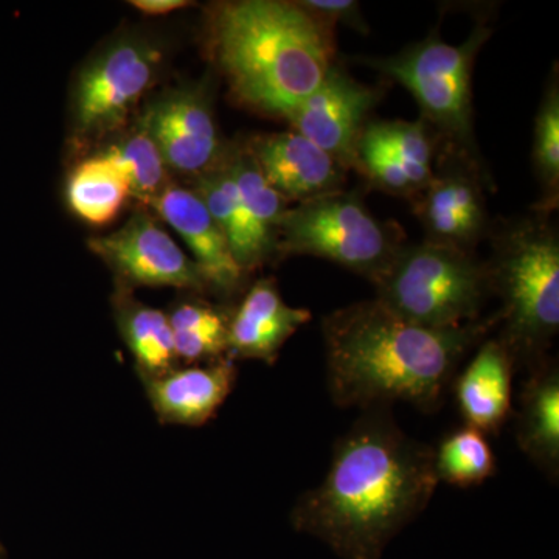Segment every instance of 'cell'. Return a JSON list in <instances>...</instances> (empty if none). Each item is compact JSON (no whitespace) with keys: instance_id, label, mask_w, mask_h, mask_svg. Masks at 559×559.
Here are the masks:
<instances>
[{"instance_id":"1","label":"cell","mask_w":559,"mask_h":559,"mask_svg":"<svg viewBox=\"0 0 559 559\" xmlns=\"http://www.w3.org/2000/svg\"><path fill=\"white\" fill-rule=\"evenodd\" d=\"M439 484L433 448L406 436L389 407H373L337 441L325 479L300 496L290 522L341 558L381 559Z\"/></svg>"},{"instance_id":"2","label":"cell","mask_w":559,"mask_h":559,"mask_svg":"<svg viewBox=\"0 0 559 559\" xmlns=\"http://www.w3.org/2000/svg\"><path fill=\"white\" fill-rule=\"evenodd\" d=\"M498 322L496 314L455 329H428L378 299L331 312L322 325L331 400L344 409L395 401L439 409L462 359Z\"/></svg>"},{"instance_id":"3","label":"cell","mask_w":559,"mask_h":559,"mask_svg":"<svg viewBox=\"0 0 559 559\" xmlns=\"http://www.w3.org/2000/svg\"><path fill=\"white\" fill-rule=\"evenodd\" d=\"M213 32L221 68L234 90L270 112L308 97L333 66L329 28L296 2L224 3Z\"/></svg>"},{"instance_id":"4","label":"cell","mask_w":559,"mask_h":559,"mask_svg":"<svg viewBox=\"0 0 559 559\" xmlns=\"http://www.w3.org/2000/svg\"><path fill=\"white\" fill-rule=\"evenodd\" d=\"M503 322L499 341L514 364L535 369L559 330V240L554 227L528 221L503 235L488 266Z\"/></svg>"},{"instance_id":"5","label":"cell","mask_w":559,"mask_h":559,"mask_svg":"<svg viewBox=\"0 0 559 559\" xmlns=\"http://www.w3.org/2000/svg\"><path fill=\"white\" fill-rule=\"evenodd\" d=\"M377 289V299L401 318L455 329L479 320L491 278L488 264L468 250L425 241L401 249Z\"/></svg>"},{"instance_id":"6","label":"cell","mask_w":559,"mask_h":559,"mask_svg":"<svg viewBox=\"0 0 559 559\" xmlns=\"http://www.w3.org/2000/svg\"><path fill=\"white\" fill-rule=\"evenodd\" d=\"M401 249L399 231L374 218L355 194L342 191L286 210L275 231L280 255L333 261L374 285Z\"/></svg>"},{"instance_id":"7","label":"cell","mask_w":559,"mask_h":559,"mask_svg":"<svg viewBox=\"0 0 559 559\" xmlns=\"http://www.w3.org/2000/svg\"><path fill=\"white\" fill-rule=\"evenodd\" d=\"M487 39L476 31L462 46L428 38L396 57L371 62L414 95L419 108L450 138L468 143L471 135V73L474 57Z\"/></svg>"},{"instance_id":"8","label":"cell","mask_w":559,"mask_h":559,"mask_svg":"<svg viewBox=\"0 0 559 559\" xmlns=\"http://www.w3.org/2000/svg\"><path fill=\"white\" fill-rule=\"evenodd\" d=\"M90 249L116 274L119 288L207 290L194 261L146 213H135L114 234L92 238Z\"/></svg>"},{"instance_id":"9","label":"cell","mask_w":559,"mask_h":559,"mask_svg":"<svg viewBox=\"0 0 559 559\" xmlns=\"http://www.w3.org/2000/svg\"><path fill=\"white\" fill-rule=\"evenodd\" d=\"M159 61V51L143 40H123L91 62L76 87L79 131L103 134L123 123L153 84Z\"/></svg>"},{"instance_id":"10","label":"cell","mask_w":559,"mask_h":559,"mask_svg":"<svg viewBox=\"0 0 559 559\" xmlns=\"http://www.w3.org/2000/svg\"><path fill=\"white\" fill-rule=\"evenodd\" d=\"M377 102L378 91L331 66L318 90L275 114L342 167H348L355 165L356 146Z\"/></svg>"},{"instance_id":"11","label":"cell","mask_w":559,"mask_h":559,"mask_svg":"<svg viewBox=\"0 0 559 559\" xmlns=\"http://www.w3.org/2000/svg\"><path fill=\"white\" fill-rule=\"evenodd\" d=\"M142 123L173 170L200 176L221 164L223 143L204 91L173 92L151 106Z\"/></svg>"},{"instance_id":"12","label":"cell","mask_w":559,"mask_h":559,"mask_svg":"<svg viewBox=\"0 0 559 559\" xmlns=\"http://www.w3.org/2000/svg\"><path fill=\"white\" fill-rule=\"evenodd\" d=\"M230 356L212 362L186 364L142 384L151 409L162 425L201 428L215 417L237 384Z\"/></svg>"},{"instance_id":"13","label":"cell","mask_w":559,"mask_h":559,"mask_svg":"<svg viewBox=\"0 0 559 559\" xmlns=\"http://www.w3.org/2000/svg\"><path fill=\"white\" fill-rule=\"evenodd\" d=\"M151 207L156 209L162 219L189 246L191 260L200 270L207 290L231 296L240 289L246 272L235 260L226 235L193 190L168 186Z\"/></svg>"},{"instance_id":"14","label":"cell","mask_w":559,"mask_h":559,"mask_svg":"<svg viewBox=\"0 0 559 559\" xmlns=\"http://www.w3.org/2000/svg\"><path fill=\"white\" fill-rule=\"evenodd\" d=\"M248 153L286 201H310L340 191L342 165L299 132L260 135Z\"/></svg>"},{"instance_id":"15","label":"cell","mask_w":559,"mask_h":559,"mask_svg":"<svg viewBox=\"0 0 559 559\" xmlns=\"http://www.w3.org/2000/svg\"><path fill=\"white\" fill-rule=\"evenodd\" d=\"M417 194L415 213L428 234V241L471 252L487 227V207L479 180L465 168L452 167L443 175H433Z\"/></svg>"},{"instance_id":"16","label":"cell","mask_w":559,"mask_h":559,"mask_svg":"<svg viewBox=\"0 0 559 559\" xmlns=\"http://www.w3.org/2000/svg\"><path fill=\"white\" fill-rule=\"evenodd\" d=\"M310 320V311L286 304L274 280L261 278L230 316L229 356L274 364L286 342Z\"/></svg>"},{"instance_id":"17","label":"cell","mask_w":559,"mask_h":559,"mask_svg":"<svg viewBox=\"0 0 559 559\" xmlns=\"http://www.w3.org/2000/svg\"><path fill=\"white\" fill-rule=\"evenodd\" d=\"M514 366L499 337L481 342L468 366L455 377V400L466 426L487 436L506 425L513 407Z\"/></svg>"},{"instance_id":"18","label":"cell","mask_w":559,"mask_h":559,"mask_svg":"<svg viewBox=\"0 0 559 559\" xmlns=\"http://www.w3.org/2000/svg\"><path fill=\"white\" fill-rule=\"evenodd\" d=\"M516 439L521 450L550 479L559 471V370L557 364L543 360L532 369L522 389L516 419Z\"/></svg>"},{"instance_id":"19","label":"cell","mask_w":559,"mask_h":559,"mask_svg":"<svg viewBox=\"0 0 559 559\" xmlns=\"http://www.w3.org/2000/svg\"><path fill=\"white\" fill-rule=\"evenodd\" d=\"M193 191L226 235L231 253L242 271L255 270L275 252L253 226L226 162L198 176Z\"/></svg>"},{"instance_id":"20","label":"cell","mask_w":559,"mask_h":559,"mask_svg":"<svg viewBox=\"0 0 559 559\" xmlns=\"http://www.w3.org/2000/svg\"><path fill=\"white\" fill-rule=\"evenodd\" d=\"M114 307L121 340L130 349L140 380L179 366L167 312L132 299L123 288H119Z\"/></svg>"},{"instance_id":"21","label":"cell","mask_w":559,"mask_h":559,"mask_svg":"<svg viewBox=\"0 0 559 559\" xmlns=\"http://www.w3.org/2000/svg\"><path fill=\"white\" fill-rule=\"evenodd\" d=\"M69 207L95 227L108 226L131 197L123 173L108 154L90 157L76 165L68 180Z\"/></svg>"},{"instance_id":"22","label":"cell","mask_w":559,"mask_h":559,"mask_svg":"<svg viewBox=\"0 0 559 559\" xmlns=\"http://www.w3.org/2000/svg\"><path fill=\"white\" fill-rule=\"evenodd\" d=\"M179 364H202L229 356L230 316L213 305L183 301L168 314Z\"/></svg>"},{"instance_id":"23","label":"cell","mask_w":559,"mask_h":559,"mask_svg":"<svg viewBox=\"0 0 559 559\" xmlns=\"http://www.w3.org/2000/svg\"><path fill=\"white\" fill-rule=\"evenodd\" d=\"M433 468L439 481L460 488L476 487L495 474V452L484 432L465 425L444 437L433 450Z\"/></svg>"},{"instance_id":"24","label":"cell","mask_w":559,"mask_h":559,"mask_svg":"<svg viewBox=\"0 0 559 559\" xmlns=\"http://www.w3.org/2000/svg\"><path fill=\"white\" fill-rule=\"evenodd\" d=\"M106 154L123 173L131 197L138 198L143 204H153L162 191L170 186L167 182V164L143 123Z\"/></svg>"},{"instance_id":"25","label":"cell","mask_w":559,"mask_h":559,"mask_svg":"<svg viewBox=\"0 0 559 559\" xmlns=\"http://www.w3.org/2000/svg\"><path fill=\"white\" fill-rule=\"evenodd\" d=\"M226 165L237 183L242 204L248 210L253 226L275 250V231L280 219L289 209L288 201L272 189L248 151L234 154L226 160Z\"/></svg>"},{"instance_id":"26","label":"cell","mask_w":559,"mask_h":559,"mask_svg":"<svg viewBox=\"0 0 559 559\" xmlns=\"http://www.w3.org/2000/svg\"><path fill=\"white\" fill-rule=\"evenodd\" d=\"M355 165L362 168L380 189L393 194H417L432 179L433 173L407 167L364 128L356 146Z\"/></svg>"},{"instance_id":"27","label":"cell","mask_w":559,"mask_h":559,"mask_svg":"<svg viewBox=\"0 0 559 559\" xmlns=\"http://www.w3.org/2000/svg\"><path fill=\"white\" fill-rule=\"evenodd\" d=\"M533 162L540 182L549 194L550 204L557 202L559 186V91L550 83L540 103L533 139Z\"/></svg>"},{"instance_id":"28","label":"cell","mask_w":559,"mask_h":559,"mask_svg":"<svg viewBox=\"0 0 559 559\" xmlns=\"http://www.w3.org/2000/svg\"><path fill=\"white\" fill-rule=\"evenodd\" d=\"M366 128L407 167L433 173L432 142L423 121H380Z\"/></svg>"},{"instance_id":"29","label":"cell","mask_w":559,"mask_h":559,"mask_svg":"<svg viewBox=\"0 0 559 559\" xmlns=\"http://www.w3.org/2000/svg\"><path fill=\"white\" fill-rule=\"evenodd\" d=\"M296 3L325 28L334 24H345L355 31H367L366 22L360 16L359 3L352 0H307Z\"/></svg>"},{"instance_id":"30","label":"cell","mask_w":559,"mask_h":559,"mask_svg":"<svg viewBox=\"0 0 559 559\" xmlns=\"http://www.w3.org/2000/svg\"><path fill=\"white\" fill-rule=\"evenodd\" d=\"M131 5L148 16H162V14L187 9L191 2L189 0H132Z\"/></svg>"},{"instance_id":"31","label":"cell","mask_w":559,"mask_h":559,"mask_svg":"<svg viewBox=\"0 0 559 559\" xmlns=\"http://www.w3.org/2000/svg\"><path fill=\"white\" fill-rule=\"evenodd\" d=\"M0 559H5V550H3L2 544H0Z\"/></svg>"}]
</instances>
